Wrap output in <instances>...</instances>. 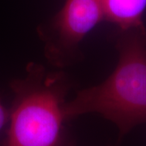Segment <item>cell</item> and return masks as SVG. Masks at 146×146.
I'll use <instances>...</instances> for the list:
<instances>
[{
    "mask_svg": "<svg viewBox=\"0 0 146 146\" xmlns=\"http://www.w3.org/2000/svg\"><path fill=\"white\" fill-rule=\"evenodd\" d=\"M103 19V0H66L49 29L42 32L49 60L58 67L68 64L80 43Z\"/></svg>",
    "mask_w": 146,
    "mask_h": 146,
    "instance_id": "obj_3",
    "label": "cell"
},
{
    "mask_svg": "<svg viewBox=\"0 0 146 146\" xmlns=\"http://www.w3.org/2000/svg\"><path fill=\"white\" fill-rule=\"evenodd\" d=\"M119 62L102 83L80 91L66 102L67 120L95 113L114 123L124 136L146 123V31L122 32L117 42Z\"/></svg>",
    "mask_w": 146,
    "mask_h": 146,
    "instance_id": "obj_1",
    "label": "cell"
},
{
    "mask_svg": "<svg viewBox=\"0 0 146 146\" xmlns=\"http://www.w3.org/2000/svg\"><path fill=\"white\" fill-rule=\"evenodd\" d=\"M11 86L14 99L2 146H70L64 113L69 84L64 74L31 63L26 76Z\"/></svg>",
    "mask_w": 146,
    "mask_h": 146,
    "instance_id": "obj_2",
    "label": "cell"
},
{
    "mask_svg": "<svg viewBox=\"0 0 146 146\" xmlns=\"http://www.w3.org/2000/svg\"><path fill=\"white\" fill-rule=\"evenodd\" d=\"M103 7L105 19L122 32L144 28L142 17L146 0H103Z\"/></svg>",
    "mask_w": 146,
    "mask_h": 146,
    "instance_id": "obj_4",
    "label": "cell"
},
{
    "mask_svg": "<svg viewBox=\"0 0 146 146\" xmlns=\"http://www.w3.org/2000/svg\"><path fill=\"white\" fill-rule=\"evenodd\" d=\"M9 114L7 112V110L3 106V105L2 104L1 101H0V130L3 128V127L5 125L7 121L8 120Z\"/></svg>",
    "mask_w": 146,
    "mask_h": 146,
    "instance_id": "obj_5",
    "label": "cell"
}]
</instances>
